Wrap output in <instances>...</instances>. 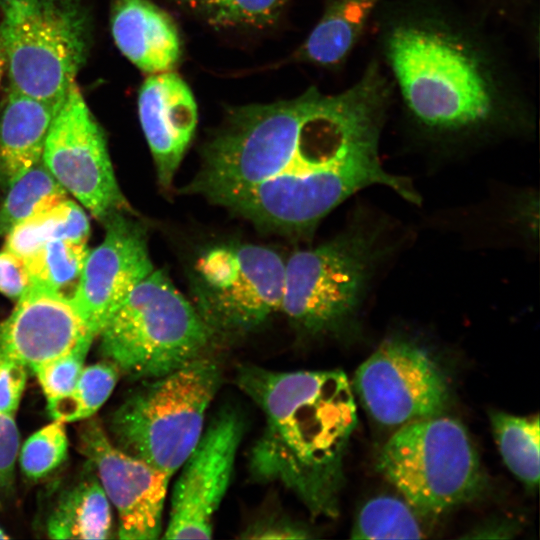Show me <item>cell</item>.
<instances>
[{
	"mask_svg": "<svg viewBox=\"0 0 540 540\" xmlns=\"http://www.w3.org/2000/svg\"><path fill=\"white\" fill-rule=\"evenodd\" d=\"M393 104L392 84L371 55L340 92L312 86L290 100L236 107L202 147L200 167L181 192L288 236L308 235L338 205L374 185L419 204L411 182L380 160Z\"/></svg>",
	"mask_w": 540,
	"mask_h": 540,
	"instance_id": "cell-1",
	"label": "cell"
},
{
	"mask_svg": "<svg viewBox=\"0 0 540 540\" xmlns=\"http://www.w3.org/2000/svg\"><path fill=\"white\" fill-rule=\"evenodd\" d=\"M493 24L458 0L381 3L373 55L420 140L453 147L532 132V94Z\"/></svg>",
	"mask_w": 540,
	"mask_h": 540,
	"instance_id": "cell-2",
	"label": "cell"
},
{
	"mask_svg": "<svg viewBox=\"0 0 540 540\" xmlns=\"http://www.w3.org/2000/svg\"><path fill=\"white\" fill-rule=\"evenodd\" d=\"M236 382L264 415L263 430L249 454L252 478L281 484L313 517H336L344 458L357 424L345 373L243 365Z\"/></svg>",
	"mask_w": 540,
	"mask_h": 540,
	"instance_id": "cell-3",
	"label": "cell"
},
{
	"mask_svg": "<svg viewBox=\"0 0 540 540\" xmlns=\"http://www.w3.org/2000/svg\"><path fill=\"white\" fill-rule=\"evenodd\" d=\"M387 252L382 228L364 222L316 247L295 251L285 260L281 312L307 335L348 329Z\"/></svg>",
	"mask_w": 540,
	"mask_h": 540,
	"instance_id": "cell-4",
	"label": "cell"
},
{
	"mask_svg": "<svg viewBox=\"0 0 540 540\" xmlns=\"http://www.w3.org/2000/svg\"><path fill=\"white\" fill-rule=\"evenodd\" d=\"M98 336L107 361L143 380L204 356L215 340L191 301L156 269L129 293Z\"/></svg>",
	"mask_w": 540,
	"mask_h": 540,
	"instance_id": "cell-5",
	"label": "cell"
},
{
	"mask_svg": "<svg viewBox=\"0 0 540 540\" xmlns=\"http://www.w3.org/2000/svg\"><path fill=\"white\" fill-rule=\"evenodd\" d=\"M148 380L114 412L111 432L117 447L173 476L205 429L222 371L201 356Z\"/></svg>",
	"mask_w": 540,
	"mask_h": 540,
	"instance_id": "cell-6",
	"label": "cell"
},
{
	"mask_svg": "<svg viewBox=\"0 0 540 540\" xmlns=\"http://www.w3.org/2000/svg\"><path fill=\"white\" fill-rule=\"evenodd\" d=\"M377 469L424 516L471 502L487 486L465 427L444 415L397 428L380 451Z\"/></svg>",
	"mask_w": 540,
	"mask_h": 540,
	"instance_id": "cell-7",
	"label": "cell"
},
{
	"mask_svg": "<svg viewBox=\"0 0 540 540\" xmlns=\"http://www.w3.org/2000/svg\"><path fill=\"white\" fill-rule=\"evenodd\" d=\"M0 39L12 89L56 109L81 68L88 22L76 0H0Z\"/></svg>",
	"mask_w": 540,
	"mask_h": 540,
	"instance_id": "cell-8",
	"label": "cell"
},
{
	"mask_svg": "<svg viewBox=\"0 0 540 540\" xmlns=\"http://www.w3.org/2000/svg\"><path fill=\"white\" fill-rule=\"evenodd\" d=\"M285 260L271 247L241 241L196 255L188 270L190 301L215 340L245 336L281 312Z\"/></svg>",
	"mask_w": 540,
	"mask_h": 540,
	"instance_id": "cell-9",
	"label": "cell"
},
{
	"mask_svg": "<svg viewBox=\"0 0 540 540\" xmlns=\"http://www.w3.org/2000/svg\"><path fill=\"white\" fill-rule=\"evenodd\" d=\"M353 383L366 411L388 427L441 416L449 405V386L439 365L404 339L382 343L358 367Z\"/></svg>",
	"mask_w": 540,
	"mask_h": 540,
	"instance_id": "cell-10",
	"label": "cell"
},
{
	"mask_svg": "<svg viewBox=\"0 0 540 540\" xmlns=\"http://www.w3.org/2000/svg\"><path fill=\"white\" fill-rule=\"evenodd\" d=\"M42 161L66 192L98 220L104 222L128 207L104 135L76 83L53 116Z\"/></svg>",
	"mask_w": 540,
	"mask_h": 540,
	"instance_id": "cell-11",
	"label": "cell"
},
{
	"mask_svg": "<svg viewBox=\"0 0 540 540\" xmlns=\"http://www.w3.org/2000/svg\"><path fill=\"white\" fill-rule=\"evenodd\" d=\"M244 430L231 409L218 412L204 429L177 479L165 539H209L214 516L230 484Z\"/></svg>",
	"mask_w": 540,
	"mask_h": 540,
	"instance_id": "cell-12",
	"label": "cell"
},
{
	"mask_svg": "<svg viewBox=\"0 0 540 540\" xmlns=\"http://www.w3.org/2000/svg\"><path fill=\"white\" fill-rule=\"evenodd\" d=\"M79 447L117 510L118 538L157 539L171 476L117 447L95 419L81 426Z\"/></svg>",
	"mask_w": 540,
	"mask_h": 540,
	"instance_id": "cell-13",
	"label": "cell"
},
{
	"mask_svg": "<svg viewBox=\"0 0 540 540\" xmlns=\"http://www.w3.org/2000/svg\"><path fill=\"white\" fill-rule=\"evenodd\" d=\"M103 241L89 251L72 298L97 337L113 312L155 268L145 229L117 212L104 221Z\"/></svg>",
	"mask_w": 540,
	"mask_h": 540,
	"instance_id": "cell-14",
	"label": "cell"
},
{
	"mask_svg": "<svg viewBox=\"0 0 540 540\" xmlns=\"http://www.w3.org/2000/svg\"><path fill=\"white\" fill-rule=\"evenodd\" d=\"M95 336L71 298L30 285L0 323V357L32 371Z\"/></svg>",
	"mask_w": 540,
	"mask_h": 540,
	"instance_id": "cell-15",
	"label": "cell"
},
{
	"mask_svg": "<svg viewBox=\"0 0 540 540\" xmlns=\"http://www.w3.org/2000/svg\"><path fill=\"white\" fill-rule=\"evenodd\" d=\"M140 124L162 188L169 189L197 126V104L175 72L151 74L138 96Z\"/></svg>",
	"mask_w": 540,
	"mask_h": 540,
	"instance_id": "cell-16",
	"label": "cell"
},
{
	"mask_svg": "<svg viewBox=\"0 0 540 540\" xmlns=\"http://www.w3.org/2000/svg\"><path fill=\"white\" fill-rule=\"evenodd\" d=\"M111 31L119 50L139 69L157 74L181 57L173 19L150 0H111Z\"/></svg>",
	"mask_w": 540,
	"mask_h": 540,
	"instance_id": "cell-17",
	"label": "cell"
},
{
	"mask_svg": "<svg viewBox=\"0 0 540 540\" xmlns=\"http://www.w3.org/2000/svg\"><path fill=\"white\" fill-rule=\"evenodd\" d=\"M383 0H327L323 13L293 58L339 69L368 36Z\"/></svg>",
	"mask_w": 540,
	"mask_h": 540,
	"instance_id": "cell-18",
	"label": "cell"
},
{
	"mask_svg": "<svg viewBox=\"0 0 540 540\" xmlns=\"http://www.w3.org/2000/svg\"><path fill=\"white\" fill-rule=\"evenodd\" d=\"M56 108L11 90L0 115V173L7 186L42 160Z\"/></svg>",
	"mask_w": 540,
	"mask_h": 540,
	"instance_id": "cell-19",
	"label": "cell"
},
{
	"mask_svg": "<svg viewBox=\"0 0 540 540\" xmlns=\"http://www.w3.org/2000/svg\"><path fill=\"white\" fill-rule=\"evenodd\" d=\"M111 527L109 500L92 477L63 494L49 517L47 533L53 539H106Z\"/></svg>",
	"mask_w": 540,
	"mask_h": 540,
	"instance_id": "cell-20",
	"label": "cell"
},
{
	"mask_svg": "<svg viewBox=\"0 0 540 540\" xmlns=\"http://www.w3.org/2000/svg\"><path fill=\"white\" fill-rule=\"evenodd\" d=\"M90 225L81 206L66 199L13 226L5 235L7 249L23 258L43 244L57 239L86 242Z\"/></svg>",
	"mask_w": 540,
	"mask_h": 540,
	"instance_id": "cell-21",
	"label": "cell"
},
{
	"mask_svg": "<svg viewBox=\"0 0 540 540\" xmlns=\"http://www.w3.org/2000/svg\"><path fill=\"white\" fill-rule=\"evenodd\" d=\"M89 253L86 242L49 241L24 258L30 285L73 298Z\"/></svg>",
	"mask_w": 540,
	"mask_h": 540,
	"instance_id": "cell-22",
	"label": "cell"
},
{
	"mask_svg": "<svg viewBox=\"0 0 540 540\" xmlns=\"http://www.w3.org/2000/svg\"><path fill=\"white\" fill-rule=\"evenodd\" d=\"M490 421L506 466L527 487H537L540 477L539 417L495 411L490 414Z\"/></svg>",
	"mask_w": 540,
	"mask_h": 540,
	"instance_id": "cell-23",
	"label": "cell"
},
{
	"mask_svg": "<svg viewBox=\"0 0 540 540\" xmlns=\"http://www.w3.org/2000/svg\"><path fill=\"white\" fill-rule=\"evenodd\" d=\"M8 187L0 205V235H5L22 220L68 199L66 190L42 160Z\"/></svg>",
	"mask_w": 540,
	"mask_h": 540,
	"instance_id": "cell-24",
	"label": "cell"
},
{
	"mask_svg": "<svg viewBox=\"0 0 540 540\" xmlns=\"http://www.w3.org/2000/svg\"><path fill=\"white\" fill-rule=\"evenodd\" d=\"M419 513L404 499L380 495L358 512L351 531L353 539H420L426 534Z\"/></svg>",
	"mask_w": 540,
	"mask_h": 540,
	"instance_id": "cell-25",
	"label": "cell"
},
{
	"mask_svg": "<svg viewBox=\"0 0 540 540\" xmlns=\"http://www.w3.org/2000/svg\"><path fill=\"white\" fill-rule=\"evenodd\" d=\"M118 375L119 370L109 361L84 367L71 393L47 401L51 417L62 422L91 417L110 396Z\"/></svg>",
	"mask_w": 540,
	"mask_h": 540,
	"instance_id": "cell-26",
	"label": "cell"
},
{
	"mask_svg": "<svg viewBox=\"0 0 540 540\" xmlns=\"http://www.w3.org/2000/svg\"><path fill=\"white\" fill-rule=\"evenodd\" d=\"M67 452L68 439L64 422L55 420L25 441L20 454L22 471L31 479L42 478L66 459Z\"/></svg>",
	"mask_w": 540,
	"mask_h": 540,
	"instance_id": "cell-27",
	"label": "cell"
},
{
	"mask_svg": "<svg viewBox=\"0 0 540 540\" xmlns=\"http://www.w3.org/2000/svg\"><path fill=\"white\" fill-rule=\"evenodd\" d=\"M212 22L222 25H264L274 20L286 0H185Z\"/></svg>",
	"mask_w": 540,
	"mask_h": 540,
	"instance_id": "cell-28",
	"label": "cell"
},
{
	"mask_svg": "<svg viewBox=\"0 0 540 540\" xmlns=\"http://www.w3.org/2000/svg\"><path fill=\"white\" fill-rule=\"evenodd\" d=\"M93 340L85 339L67 353L33 370L47 401L68 395L75 389Z\"/></svg>",
	"mask_w": 540,
	"mask_h": 540,
	"instance_id": "cell-29",
	"label": "cell"
},
{
	"mask_svg": "<svg viewBox=\"0 0 540 540\" xmlns=\"http://www.w3.org/2000/svg\"><path fill=\"white\" fill-rule=\"evenodd\" d=\"M479 15L493 22H505L523 29L528 39L538 49L539 0H458Z\"/></svg>",
	"mask_w": 540,
	"mask_h": 540,
	"instance_id": "cell-30",
	"label": "cell"
},
{
	"mask_svg": "<svg viewBox=\"0 0 540 540\" xmlns=\"http://www.w3.org/2000/svg\"><path fill=\"white\" fill-rule=\"evenodd\" d=\"M27 378V368L12 359L0 357V412L14 415Z\"/></svg>",
	"mask_w": 540,
	"mask_h": 540,
	"instance_id": "cell-31",
	"label": "cell"
},
{
	"mask_svg": "<svg viewBox=\"0 0 540 540\" xmlns=\"http://www.w3.org/2000/svg\"><path fill=\"white\" fill-rule=\"evenodd\" d=\"M30 286L25 259L7 249L0 251V292L18 299Z\"/></svg>",
	"mask_w": 540,
	"mask_h": 540,
	"instance_id": "cell-32",
	"label": "cell"
},
{
	"mask_svg": "<svg viewBox=\"0 0 540 540\" xmlns=\"http://www.w3.org/2000/svg\"><path fill=\"white\" fill-rule=\"evenodd\" d=\"M19 449V432L14 415L0 412V482L12 475Z\"/></svg>",
	"mask_w": 540,
	"mask_h": 540,
	"instance_id": "cell-33",
	"label": "cell"
},
{
	"mask_svg": "<svg viewBox=\"0 0 540 540\" xmlns=\"http://www.w3.org/2000/svg\"><path fill=\"white\" fill-rule=\"evenodd\" d=\"M245 538L254 539H304L309 537L301 526L284 518L264 519L251 525L246 531Z\"/></svg>",
	"mask_w": 540,
	"mask_h": 540,
	"instance_id": "cell-34",
	"label": "cell"
},
{
	"mask_svg": "<svg viewBox=\"0 0 540 540\" xmlns=\"http://www.w3.org/2000/svg\"><path fill=\"white\" fill-rule=\"evenodd\" d=\"M5 68H6V58H5L2 42L0 39V84H1L2 76H3Z\"/></svg>",
	"mask_w": 540,
	"mask_h": 540,
	"instance_id": "cell-35",
	"label": "cell"
},
{
	"mask_svg": "<svg viewBox=\"0 0 540 540\" xmlns=\"http://www.w3.org/2000/svg\"><path fill=\"white\" fill-rule=\"evenodd\" d=\"M7 538H9V536L6 535V533L4 532V530H2V529L0 528V539H7Z\"/></svg>",
	"mask_w": 540,
	"mask_h": 540,
	"instance_id": "cell-36",
	"label": "cell"
},
{
	"mask_svg": "<svg viewBox=\"0 0 540 540\" xmlns=\"http://www.w3.org/2000/svg\"><path fill=\"white\" fill-rule=\"evenodd\" d=\"M0 182H2L1 173H0Z\"/></svg>",
	"mask_w": 540,
	"mask_h": 540,
	"instance_id": "cell-37",
	"label": "cell"
}]
</instances>
